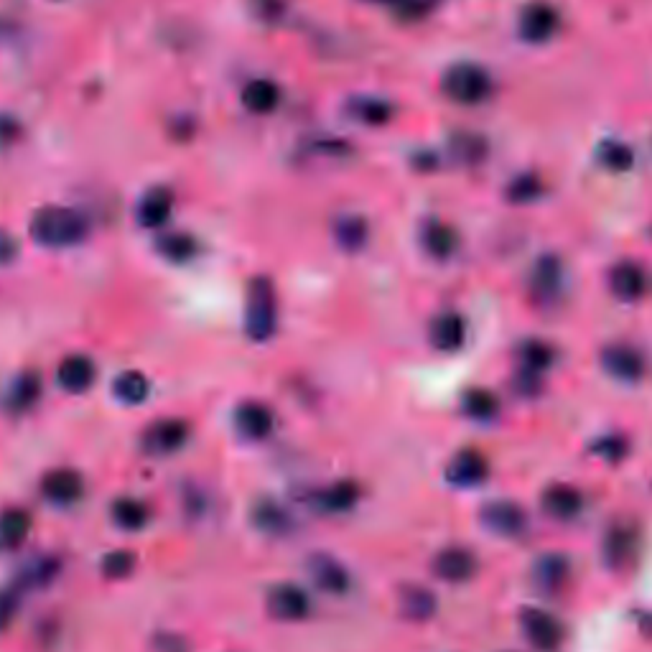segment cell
Instances as JSON below:
<instances>
[{
	"label": "cell",
	"instance_id": "27",
	"mask_svg": "<svg viewBox=\"0 0 652 652\" xmlns=\"http://www.w3.org/2000/svg\"><path fill=\"white\" fill-rule=\"evenodd\" d=\"M347 115L352 120H360L365 125H383L393 118V105L383 97L375 95H357L347 100Z\"/></svg>",
	"mask_w": 652,
	"mask_h": 652
},
{
	"label": "cell",
	"instance_id": "26",
	"mask_svg": "<svg viewBox=\"0 0 652 652\" xmlns=\"http://www.w3.org/2000/svg\"><path fill=\"white\" fill-rule=\"evenodd\" d=\"M31 533V515L21 507L0 512V551H16Z\"/></svg>",
	"mask_w": 652,
	"mask_h": 652
},
{
	"label": "cell",
	"instance_id": "28",
	"mask_svg": "<svg viewBox=\"0 0 652 652\" xmlns=\"http://www.w3.org/2000/svg\"><path fill=\"white\" fill-rule=\"evenodd\" d=\"M110 518L125 533H138L148 525L151 520V510H148L146 502L135 500V497H118V500L110 505Z\"/></svg>",
	"mask_w": 652,
	"mask_h": 652
},
{
	"label": "cell",
	"instance_id": "4",
	"mask_svg": "<svg viewBox=\"0 0 652 652\" xmlns=\"http://www.w3.org/2000/svg\"><path fill=\"white\" fill-rule=\"evenodd\" d=\"M640 553V528L632 520H617L609 525L602 543V561L609 571H622Z\"/></svg>",
	"mask_w": 652,
	"mask_h": 652
},
{
	"label": "cell",
	"instance_id": "18",
	"mask_svg": "<svg viewBox=\"0 0 652 652\" xmlns=\"http://www.w3.org/2000/svg\"><path fill=\"white\" fill-rule=\"evenodd\" d=\"M530 293L533 298H538L540 304H548V301H556L558 293L563 288V263L556 258V255H543L538 258V263L530 270Z\"/></svg>",
	"mask_w": 652,
	"mask_h": 652
},
{
	"label": "cell",
	"instance_id": "8",
	"mask_svg": "<svg viewBox=\"0 0 652 652\" xmlns=\"http://www.w3.org/2000/svg\"><path fill=\"white\" fill-rule=\"evenodd\" d=\"M520 627H523V635L528 637L530 645L540 652H556L566 640L563 624L543 609H525L520 614Z\"/></svg>",
	"mask_w": 652,
	"mask_h": 652
},
{
	"label": "cell",
	"instance_id": "17",
	"mask_svg": "<svg viewBox=\"0 0 652 652\" xmlns=\"http://www.w3.org/2000/svg\"><path fill=\"white\" fill-rule=\"evenodd\" d=\"M306 568H309V576L321 591L326 594H347L349 586H352V579H349L347 568L337 561L329 553H314V556L306 561Z\"/></svg>",
	"mask_w": 652,
	"mask_h": 652
},
{
	"label": "cell",
	"instance_id": "11",
	"mask_svg": "<svg viewBox=\"0 0 652 652\" xmlns=\"http://www.w3.org/2000/svg\"><path fill=\"white\" fill-rule=\"evenodd\" d=\"M599 362H602L604 372L619 383H637L645 375V357L630 344H609L602 349Z\"/></svg>",
	"mask_w": 652,
	"mask_h": 652
},
{
	"label": "cell",
	"instance_id": "15",
	"mask_svg": "<svg viewBox=\"0 0 652 652\" xmlns=\"http://www.w3.org/2000/svg\"><path fill=\"white\" fill-rule=\"evenodd\" d=\"M232 421H235V431L248 441L268 439L273 428H276L273 411L265 403H258V400H245V403L237 405Z\"/></svg>",
	"mask_w": 652,
	"mask_h": 652
},
{
	"label": "cell",
	"instance_id": "36",
	"mask_svg": "<svg viewBox=\"0 0 652 652\" xmlns=\"http://www.w3.org/2000/svg\"><path fill=\"white\" fill-rule=\"evenodd\" d=\"M461 411L474 421H492L500 413V400L484 388H472L461 395Z\"/></svg>",
	"mask_w": 652,
	"mask_h": 652
},
{
	"label": "cell",
	"instance_id": "38",
	"mask_svg": "<svg viewBox=\"0 0 652 652\" xmlns=\"http://www.w3.org/2000/svg\"><path fill=\"white\" fill-rule=\"evenodd\" d=\"M596 156H599V163H602L604 169L614 171V174H622V171L632 169V163H635L632 148L619 141H604Z\"/></svg>",
	"mask_w": 652,
	"mask_h": 652
},
{
	"label": "cell",
	"instance_id": "45",
	"mask_svg": "<svg viewBox=\"0 0 652 652\" xmlns=\"http://www.w3.org/2000/svg\"><path fill=\"white\" fill-rule=\"evenodd\" d=\"M540 388H543V383H540V375H535V372L520 370L518 375H515V390H518L520 395H525V398L538 395Z\"/></svg>",
	"mask_w": 652,
	"mask_h": 652
},
{
	"label": "cell",
	"instance_id": "22",
	"mask_svg": "<svg viewBox=\"0 0 652 652\" xmlns=\"http://www.w3.org/2000/svg\"><path fill=\"white\" fill-rule=\"evenodd\" d=\"M362 497L360 484L352 482V479H342V482L329 484L326 489H321L319 495H314V505L319 507L321 512H332V515H339V512L355 510L357 502Z\"/></svg>",
	"mask_w": 652,
	"mask_h": 652
},
{
	"label": "cell",
	"instance_id": "12",
	"mask_svg": "<svg viewBox=\"0 0 652 652\" xmlns=\"http://www.w3.org/2000/svg\"><path fill=\"white\" fill-rule=\"evenodd\" d=\"M479 571V561L469 548L451 546L439 551V556L433 558V576L446 584H464V581L474 579Z\"/></svg>",
	"mask_w": 652,
	"mask_h": 652
},
{
	"label": "cell",
	"instance_id": "21",
	"mask_svg": "<svg viewBox=\"0 0 652 652\" xmlns=\"http://www.w3.org/2000/svg\"><path fill=\"white\" fill-rule=\"evenodd\" d=\"M421 248L426 250L431 258L436 260H449L451 255L459 248V235L451 225H446L444 220H423L421 222Z\"/></svg>",
	"mask_w": 652,
	"mask_h": 652
},
{
	"label": "cell",
	"instance_id": "29",
	"mask_svg": "<svg viewBox=\"0 0 652 652\" xmlns=\"http://www.w3.org/2000/svg\"><path fill=\"white\" fill-rule=\"evenodd\" d=\"M367 237H370V230H367L365 217H360V214H342L334 222V240L347 253H357L365 248Z\"/></svg>",
	"mask_w": 652,
	"mask_h": 652
},
{
	"label": "cell",
	"instance_id": "30",
	"mask_svg": "<svg viewBox=\"0 0 652 652\" xmlns=\"http://www.w3.org/2000/svg\"><path fill=\"white\" fill-rule=\"evenodd\" d=\"M41 398V380L34 372L16 377V383L8 388L6 395V411L8 413H26L31 411Z\"/></svg>",
	"mask_w": 652,
	"mask_h": 652
},
{
	"label": "cell",
	"instance_id": "42",
	"mask_svg": "<svg viewBox=\"0 0 652 652\" xmlns=\"http://www.w3.org/2000/svg\"><path fill=\"white\" fill-rule=\"evenodd\" d=\"M591 451L602 456V459H607L609 464H617V461H622L624 456H627L630 444H627V439L619 436V433H609V436H602V439L596 441Z\"/></svg>",
	"mask_w": 652,
	"mask_h": 652
},
{
	"label": "cell",
	"instance_id": "48",
	"mask_svg": "<svg viewBox=\"0 0 652 652\" xmlns=\"http://www.w3.org/2000/svg\"><path fill=\"white\" fill-rule=\"evenodd\" d=\"M16 253H18L16 237L0 230V265L11 263V260L16 258Z\"/></svg>",
	"mask_w": 652,
	"mask_h": 652
},
{
	"label": "cell",
	"instance_id": "1",
	"mask_svg": "<svg viewBox=\"0 0 652 652\" xmlns=\"http://www.w3.org/2000/svg\"><path fill=\"white\" fill-rule=\"evenodd\" d=\"M441 92L459 105H479L495 92V79L484 67L472 62L451 64L441 77Z\"/></svg>",
	"mask_w": 652,
	"mask_h": 652
},
{
	"label": "cell",
	"instance_id": "39",
	"mask_svg": "<svg viewBox=\"0 0 652 652\" xmlns=\"http://www.w3.org/2000/svg\"><path fill=\"white\" fill-rule=\"evenodd\" d=\"M138 566V558H135L133 551L128 548H115V551L107 553L100 563V571L105 579H128L130 574Z\"/></svg>",
	"mask_w": 652,
	"mask_h": 652
},
{
	"label": "cell",
	"instance_id": "7",
	"mask_svg": "<svg viewBox=\"0 0 652 652\" xmlns=\"http://www.w3.org/2000/svg\"><path fill=\"white\" fill-rule=\"evenodd\" d=\"M482 525L489 533L502 535V538H523L530 528L528 512L518 502L495 500L482 507Z\"/></svg>",
	"mask_w": 652,
	"mask_h": 652
},
{
	"label": "cell",
	"instance_id": "14",
	"mask_svg": "<svg viewBox=\"0 0 652 652\" xmlns=\"http://www.w3.org/2000/svg\"><path fill=\"white\" fill-rule=\"evenodd\" d=\"M489 477V461L479 449H461L456 451L454 459L446 464V479L454 487L469 489L479 487Z\"/></svg>",
	"mask_w": 652,
	"mask_h": 652
},
{
	"label": "cell",
	"instance_id": "19",
	"mask_svg": "<svg viewBox=\"0 0 652 652\" xmlns=\"http://www.w3.org/2000/svg\"><path fill=\"white\" fill-rule=\"evenodd\" d=\"M428 339L439 352H456L467 342V321L456 311L433 316L431 326H428Z\"/></svg>",
	"mask_w": 652,
	"mask_h": 652
},
{
	"label": "cell",
	"instance_id": "43",
	"mask_svg": "<svg viewBox=\"0 0 652 652\" xmlns=\"http://www.w3.org/2000/svg\"><path fill=\"white\" fill-rule=\"evenodd\" d=\"M393 11L400 21H418V18L428 16L433 8V0H390Z\"/></svg>",
	"mask_w": 652,
	"mask_h": 652
},
{
	"label": "cell",
	"instance_id": "6",
	"mask_svg": "<svg viewBox=\"0 0 652 652\" xmlns=\"http://www.w3.org/2000/svg\"><path fill=\"white\" fill-rule=\"evenodd\" d=\"M189 433H192V428L181 418H161L146 428V433L141 436V449L148 456H171L184 449Z\"/></svg>",
	"mask_w": 652,
	"mask_h": 652
},
{
	"label": "cell",
	"instance_id": "32",
	"mask_svg": "<svg viewBox=\"0 0 652 652\" xmlns=\"http://www.w3.org/2000/svg\"><path fill=\"white\" fill-rule=\"evenodd\" d=\"M518 360L523 370L543 375L556 362V349L543 339H525V342L518 344Z\"/></svg>",
	"mask_w": 652,
	"mask_h": 652
},
{
	"label": "cell",
	"instance_id": "35",
	"mask_svg": "<svg viewBox=\"0 0 652 652\" xmlns=\"http://www.w3.org/2000/svg\"><path fill=\"white\" fill-rule=\"evenodd\" d=\"M449 151L459 163H464V166H474V163L487 158V141H484L479 133L461 130V133L451 135Z\"/></svg>",
	"mask_w": 652,
	"mask_h": 652
},
{
	"label": "cell",
	"instance_id": "34",
	"mask_svg": "<svg viewBox=\"0 0 652 652\" xmlns=\"http://www.w3.org/2000/svg\"><path fill=\"white\" fill-rule=\"evenodd\" d=\"M171 204H174V197H171L169 189H153L146 197L141 199V207H138V222L143 227H158L169 220Z\"/></svg>",
	"mask_w": 652,
	"mask_h": 652
},
{
	"label": "cell",
	"instance_id": "10",
	"mask_svg": "<svg viewBox=\"0 0 652 652\" xmlns=\"http://www.w3.org/2000/svg\"><path fill=\"white\" fill-rule=\"evenodd\" d=\"M650 288V276L635 260H622L609 270V291L614 298L624 301V304H635L642 301Z\"/></svg>",
	"mask_w": 652,
	"mask_h": 652
},
{
	"label": "cell",
	"instance_id": "20",
	"mask_svg": "<svg viewBox=\"0 0 652 652\" xmlns=\"http://www.w3.org/2000/svg\"><path fill=\"white\" fill-rule=\"evenodd\" d=\"M540 507L553 520H574L584 510V497H581V492L576 487L553 484L540 497Z\"/></svg>",
	"mask_w": 652,
	"mask_h": 652
},
{
	"label": "cell",
	"instance_id": "16",
	"mask_svg": "<svg viewBox=\"0 0 652 652\" xmlns=\"http://www.w3.org/2000/svg\"><path fill=\"white\" fill-rule=\"evenodd\" d=\"M530 579H533L535 589L553 596L566 589L568 579H571V563L563 553H546L533 563Z\"/></svg>",
	"mask_w": 652,
	"mask_h": 652
},
{
	"label": "cell",
	"instance_id": "25",
	"mask_svg": "<svg viewBox=\"0 0 652 652\" xmlns=\"http://www.w3.org/2000/svg\"><path fill=\"white\" fill-rule=\"evenodd\" d=\"M59 571H62V563H59L57 556H36L31 558L26 566L18 571L16 576V591H31V589H44L51 581L57 579Z\"/></svg>",
	"mask_w": 652,
	"mask_h": 652
},
{
	"label": "cell",
	"instance_id": "2",
	"mask_svg": "<svg viewBox=\"0 0 652 652\" xmlns=\"http://www.w3.org/2000/svg\"><path fill=\"white\" fill-rule=\"evenodd\" d=\"M278 326L276 288L265 276L255 278L248 288L245 301V332L253 342H268Z\"/></svg>",
	"mask_w": 652,
	"mask_h": 652
},
{
	"label": "cell",
	"instance_id": "47",
	"mask_svg": "<svg viewBox=\"0 0 652 652\" xmlns=\"http://www.w3.org/2000/svg\"><path fill=\"white\" fill-rule=\"evenodd\" d=\"M253 8L258 18L273 23L283 16V0H253Z\"/></svg>",
	"mask_w": 652,
	"mask_h": 652
},
{
	"label": "cell",
	"instance_id": "23",
	"mask_svg": "<svg viewBox=\"0 0 652 652\" xmlns=\"http://www.w3.org/2000/svg\"><path fill=\"white\" fill-rule=\"evenodd\" d=\"M398 607L405 619H411V622H428V619L436 617V612H439V599L428 589H423V586L408 584L400 589Z\"/></svg>",
	"mask_w": 652,
	"mask_h": 652
},
{
	"label": "cell",
	"instance_id": "44",
	"mask_svg": "<svg viewBox=\"0 0 652 652\" xmlns=\"http://www.w3.org/2000/svg\"><path fill=\"white\" fill-rule=\"evenodd\" d=\"M18 591L16 589H0V632L6 630L8 624L13 622L18 612Z\"/></svg>",
	"mask_w": 652,
	"mask_h": 652
},
{
	"label": "cell",
	"instance_id": "41",
	"mask_svg": "<svg viewBox=\"0 0 652 652\" xmlns=\"http://www.w3.org/2000/svg\"><path fill=\"white\" fill-rule=\"evenodd\" d=\"M543 194V181L535 174H520L510 181L507 186V199L515 204H528Z\"/></svg>",
	"mask_w": 652,
	"mask_h": 652
},
{
	"label": "cell",
	"instance_id": "13",
	"mask_svg": "<svg viewBox=\"0 0 652 652\" xmlns=\"http://www.w3.org/2000/svg\"><path fill=\"white\" fill-rule=\"evenodd\" d=\"M41 495H44V500L51 502V505L69 507L85 495V479H82V474L69 467L51 469V472H46L44 479H41Z\"/></svg>",
	"mask_w": 652,
	"mask_h": 652
},
{
	"label": "cell",
	"instance_id": "46",
	"mask_svg": "<svg viewBox=\"0 0 652 652\" xmlns=\"http://www.w3.org/2000/svg\"><path fill=\"white\" fill-rule=\"evenodd\" d=\"M153 647H156V652H189V645H186L184 637L174 635V632H161V635L153 640Z\"/></svg>",
	"mask_w": 652,
	"mask_h": 652
},
{
	"label": "cell",
	"instance_id": "24",
	"mask_svg": "<svg viewBox=\"0 0 652 652\" xmlns=\"http://www.w3.org/2000/svg\"><path fill=\"white\" fill-rule=\"evenodd\" d=\"M95 362L85 355H72L59 365L57 380L67 393H85L95 383Z\"/></svg>",
	"mask_w": 652,
	"mask_h": 652
},
{
	"label": "cell",
	"instance_id": "31",
	"mask_svg": "<svg viewBox=\"0 0 652 652\" xmlns=\"http://www.w3.org/2000/svg\"><path fill=\"white\" fill-rule=\"evenodd\" d=\"M278 100H281V90H278L270 79H253L245 90H242V105L248 107L255 115H268L276 110Z\"/></svg>",
	"mask_w": 652,
	"mask_h": 652
},
{
	"label": "cell",
	"instance_id": "5",
	"mask_svg": "<svg viewBox=\"0 0 652 652\" xmlns=\"http://www.w3.org/2000/svg\"><path fill=\"white\" fill-rule=\"evenodd\" d=\"M561 29V13L548 0H533L523 6L518 18V36L525 44H546Z\"/></svg>",
	"mask_w": 652,
	"mask_h": 652
},
{
	"label": "cell",
	"instance_id": "37",
	"mask_svg": "<svg viewBox=\"0 0 652 652\" xmlns=\"http://www.w3.org/2000/svg\"><path fill=\"white\" fill-rule=\"evenodd\" d=\"M113 393L120 403L125 405H138L148 398V380L141 372H125L115 380Z\"/></svg>",
	"mask_w": 652,
	"mask_h": 652
},
{
	"label": "cell",
	"instance_id": "33",
	"mask_svg": "<svg viewBox=\"0 0 652 652\" xmlns=\"http://www.w3.org/2000/svg\"><path fill=\"white\" fill-rule=\"evenodd\" d=\"M253 523L268 535H286L291 530V515L273 500H260L253 507Z\"/></svg>",
	"mask_w": 652,
	"mask_h": 652
},
{
	"label": "cell",
	"instance_id": "3",
	"mask_svg": "<svg viewBox=\"0 0 652 652\" xmlns=\"http://www.w3.org/2000/svg\"><path fill=\"white\" fill-rule=\"evenodd\" d=\"M31 235L46 248H67L85 237V222L72 209L46 207L34 214Z\"/></svg>",
	"mask_w": 652,
	"mask_h": 652
},
{
	"label": "cell",
	"instance_id": "40",
	"mask_svg": "<svg viewBox=\"0 0 652 652\" xmlns=\"http://www.w3.org/2000/svg\"><path fill=\"white\" fill-rule=\"evenodd\" d=\"M158 253L171 263H184L197 255V242L189 235H163L158 240Z\"/></svg>",
	"mask_w": 652,
	"mask_h": 652
},
{
	"label": "cell",
	"instance_id": "9",
	"mask_svg": "<svg viewBox=\"0 0 652 652\" xmlns=\"http://www.w3.org/2000/svg\"><path fill=\"white\" fill-rule=\"evenodd\" d=\"M265 607L273 619L281 622H301L311 614V596L296 584H278L268 591Z\"/></svg>",
	"mask_w": 652,
	"mask_h": 652
}]
</instances>
